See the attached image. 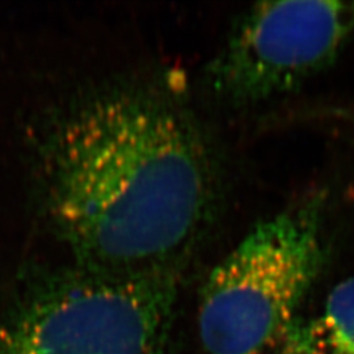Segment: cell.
<instances>
[{"label":"cell","instance_id":"obj_1","mask_svg":"<svg viewBox=\"0 0 354 354\" xmlns=\"http://www.w3.org/2000/svg\"><path fill=\"white\" fill-rule=\"evenodd\" d=\"M39 171L74 263L106 273L184 269L221 205L213 142L158 83L111 84L66 105L42 136Z\"/></svg>","mask_w":354,"mask_h":354},{"label":"cell","instance_id":"obj_2","mask_svg":"<svg viewBox=\"0 0 354 354\" xmlns=\"http://www.w3.org/2000/svg\"><path fill=\"white\" fill-rule=\"evenodd\" d=\"M183 270L36 273L0 315V354H165Z\"/></svg>","mask_w":354,"mask_h":354},{"label":"cell","instance_id":"obj_3","mask_svg":"<svg viewBox=\"0 0 354 354\" xmlns=\"http://www.w3.org/2000/svg\"><path fill=\"white\" fill-rule=\"evenodd\" d=\"M326 197L314 193L259 222L201 290L207 354H263L279 345L327 261Z\"/></svg>","mask_w":354,"mask_h":354},{"label":"cell","instance_id":"obj_4","mask_svg":"<svg viewBox=\"0 0 354 354\" xmlns=\"http://www.w3.org/2000/svg\"><path fill=\"white\" fill-rule=\"evenodd\" d=\"M354 35V1L256 3L207 64L216 102L243 108L304 86L336 62Z\"/></svg>","mask_w":354,"mask_h":354},{"label":"cell","instance_id":"obj_5","mask_svg":"<svg viewBox=\"0 0 354 354\" xmlns=\"http://www.w3.org/2000/svg\"><path fill=\"white\" fill-rule=\"evenodd\" d=\"M313 323L317 353L354 354V277L332 289L322 315Z\"/></svg>","mask_w":354,"mask_h":354},{"label":"cell","instance_id":"obj_6","mask_svg":"<svg viewBox=\"0 0 354 354\" xmlns=\"http://www.w3.org/2000/svg\"><path fill=\"white\" fill-rule=\"evenodd\" d=\"M277 346L276 354H319L313 320L297 319Z\"/></svg>","mask_w":354,"mask_h":354},{"label":"cell","instance_id":"obj_7","mask_svg":"<svg viewBox=\"0 0 354 354\" xmlns=\"http://www.w3.org/2000/svg\"><path fill=\"white\" fill-rule=\"evenodd\" d=\"M342 115H344L345 118L348 117L349 120H352V121H353L354 122V111L353 112H344V113H342Z\"/></svg>","mask_w":354,"mask_h":354}]
</instances>
